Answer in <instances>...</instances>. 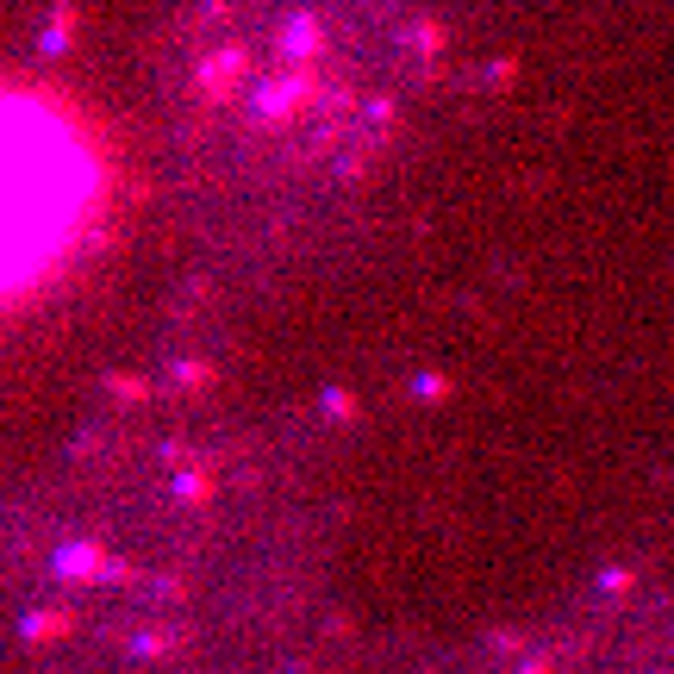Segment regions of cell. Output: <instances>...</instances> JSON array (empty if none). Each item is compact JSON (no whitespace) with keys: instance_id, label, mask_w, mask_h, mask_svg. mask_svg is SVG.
<instances>
[{"instance_id":"obj_1","label":"cell","mask_w":674,"mask_h":674,"mask_svg":"<svg viewBox=\"0 0 674 674\" xmlns=\"http://www.w3.org/2000/svg\"><path fill=\"white\" fill-rule=\"evenodd\" d=\"M119 213L106 125L56 81H0V331L88 269Z\"/></svg>"}]
</instances>
